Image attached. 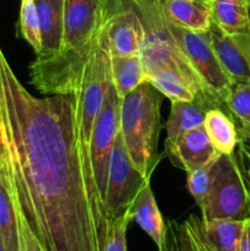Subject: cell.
Returning a JSON list of instances; mask_svg holds the SVG:
<instances>
[{
	"mask_svg": "<svg viewBox=\"0 0 250 251\" xmlns=\"http://www.w3.org/2000/svg\"><path fill=\"white\" fill-rule=\"evenodd\" d=\"M5 147L0 157L15 208L44 251H102L108 229L74 96L34 97L4 53Z\"/></svg>",
	"mask_w": 250,
	"mask_h": 251,
	"instance_id": "cell-1",
	"label": "cell"
},
{
	"mask_svg": "<svg viewBox=\"0 0 250 251\" xmlns=\"http://www.w3.org/2000/svg\"><path fill=\"white\" fill-rule=\"evenodd\" d=\"M163 97L145 81L122 100L120 134L134 166L150 180L163 157L158 152Z\"/></svg>",
	"mask_w": 250,
	"mask_h": 251,
	"instance_id": "cell-2",
	"label": "cell"
},
{
	"mask_svg": "<svg viewBox=\"0 0 250 251\" xmlns=\"http://www.w3.org/2000/svg\"><path fill=\"white\" fill-rule=\"evenodd\" d=\"M132 2L139 12L145 29L144 42L139 55L146 75L156 69H172L183 76L184 80L195 91L198 98L207 100L215 108H221L225 112V107L208 95L202 81L172 36L161 0H132Z\"/></svg>",
	"mask_w": 250,
	"mask_h": 251,
	"instance_id": "cell-3",
	"label": "cell"
},
{
	"mask_svg": "<svg viewBox=\"0 0 250 251\" xmlns=\"http://www.w3.org/2000/svg\"><path fill=\"white\" fill-rule=\"evenodd\" d=\"M200 210L203 222L250 218V185L234 153L218 154L211 163L210 191Z\"/></svg>",
	"mask_w": 250,
	"mask_h": 251,
	"instance_id": "cell-4",
	"label": "cell"
},
{
	"mask_svg": "<svg viewBox=\"0 0 250 251\" xmlns=\"http://www.w3.org/2000/svg\"><path fill=\"white\" fill-rule=\"evenodd\" d=\"M110 82V51L102 28L97 48L83 73L81 90L74 96L81 144L88 152L93 124L102 109Z\"/></svg>",
	"mask_w": 250,
	"mask_h": 251,
	"instance_id": "cell-5",
	"label": "cell"
},
{
	"mask_svg": "<svg viewBox=\"0 0 250 251\" xmlns=\"http://www.w3.org/2000/svg\"><path fill=\"white\" fill-rule=\"evenodd\" d=\"M167 22L172 36L190 61L208 95L217 100L225 109V100L234 82L225 73L220 59L216 55L208 34L190 31L172 24L168 20Z\"/></svg>",
	"mask_w": 250,
	"mask_h": 251,
	"instance_id": "cell-6",
	"label": "cell"
},
{
	"mask_svg": "<svg viewBox=\"0 0 250 251\" xmlns=\"http://www.w3.org/2000/svg\"><path fill=\"white\" fill-rule=\"evenodd\" d=\"M149 183L150 179L142 176L132 163L119 132L110 156L107 185L103 196V207L108 220L129 212L135 199Z\"/></svg>",
	"mask_w": 250,
	"mask_h": 251,
	"instance_id": "cell-7",
	"label": "cell"
},
{
	"mask_svg": "<svg viewBox=\"0 0 250 251\" xmlns=\"http://www.w3.org/2000/svg\"><path fill=\"white\" fill-rule=\"evenodd\" d=\"M108 0H64L63 48L59 51L91 55L102 33Z\"/></svg>",
	"mask_w": 250,
	"mask_h": 251,
	"instance_id": "cell-8",
	"label": "cell"
},
{
	"mask_svg": "<svg viewBox=\"0 0 250 251\" xmlns=\"http://www.w3.org/2000/svg\"><path fill=\"white\" fill-rule=\"evenodd\" d=\"M120 109H122V98L118 95L112 80L102 109L93 124L90 147H88L93 176L102 202L105 185H107L110 156H112L115 139L120 132Z\"/></svg>",
	"mask_w": 250,
	"mask_h": 251,
	"instance_id": "cell-9",
	"label": "cell"
},
{
	"mask_svg": "<svg viewBox=\"0 0 250 251\" xmlns=\"http://www.w3.org/2000/svg\"><path fill=\"white\" fill-rule=\"evenodd\" d=\"M103 32L112 56L140 53L145 29L132 0H108Z\"/></svg>",
	"mask_w": 250,
	"mask_h": 251,
	"instance_id": "cell-10",
	"label": "cell"
},
{
	"mask_svg": "<svg viewBox=\"0 0 250 251\" xmlns=\"http://www.w3.org/2000/svg\"><path fill=\"white\" fill-rule=\"evenodd\" d=\"M208 38L234 83H250V34H227L211 25Z\"/></svg>",
	"mask_w": 250,
	"mask_h": 251,
	"instance_id": "cell-11",
	"label": "cell"
},
{
	"mask_svg": "<svg viewBox=\"0 0 250 251\" xmlns=\"http://www.w3.org/2000/svg\"><path fill=\"white\" fill-rule=\"evenodd\" d=\"M164 154L188 173L211 164L220 153L211 144L203 125H200L181 134L171 147L166 149Z\"/></svg>",
	"mask_w": 250,
	"mask_h": 251,
	"instance_id": "cell-12",
	"label": "cell"
},
{
	"mask_svg": "<svg viewBox=\"0 0 250 251\" xmlns=\"http://www.w3.org/2000/svg\"><path fill=\"white\" fill-rule=\"evenodd\" d=\"M127 215L131 222L136 223L153 240L158 251L163 250L164 243H166L167 226L154 199L151 184H146L141 193L137 195Z\"/></svg>",
	"mask_w": 250,
	"mask_h": 251,
	"instance_id": "cell-13",
	"label": "cell"
},
{
	"mask_svg": "<svg viewBox=\"0 0 250 251\" xmlns=\"http://www.w3.org/2000/svg\"><path fill=\"white\" fill-rule=\"evenodd\" d=\"M161 4L166 19L184 28L207 33L212 25L208 0H161Z\"/></svg>",
	"mask_w": 250,
	"mask_h": 251,
	"instance_id": "cell-14",
	"label": "cell"
},
{
	"mask_svg": "<svg viewBox=\"0 0 250 251\" xmlns=\"http://www.w3.org/2000/svg\"><path fill=\"white\" fill-rule=\"evenodd\" d=\"M41 27L42 48L36 56H48L63 48L64 0H33Z\"/></svg>",
	"mask_w": 250,
	"mask_h": 251,
	"instance_id": "cell-15",
	"label": "cell"
},
{
	"mask_svg": "<svg viewBox=\"0 0 250 251\" xmlns=\"http://www.w3.org/2000/svg\"><path fill=\"white\" fill-rule=\"evenodd\" d=\"M212 108L215 107L210 102L200 98L194 100H173L166 123V149L171 147L181 134L202 125L206 113Z\"/></svg>",
	"mask_w": 250,
	"mask_h": 251,
	"instance_id": "cell-16",
	"label": "cell"
},
{
	"mask_svg": "<svg viewBox=\"0 0 250 251\" xmlns=\"http://www.w3.org/2000/svg\"><path fill=\"white\" fill-rule=\"evenodd\" d=\"M199 234L210 251H239L244 221L220 220L203 222L193 216Z\"/></svg>",
	"mask_w": 250,
	"mask_h": 251,
	"instance_id": "cell-17",
	"label": "cell"
},
{
	"mask_svg": "<svg viewBox=\"0 0 250 251\" xmlns=\"http://www.w3.org/2000/svg\"><path fill=\"white\" fill-rule=\"evenodd\" d=\"M212 24L227 34H250L249 0H212Z\"/></svg>",
	"mask_w": 250,
	"mask_h": 251,
	"instance_id": "cell-18",
	"label": "cell"
},
{
	"mask_svg": "<svg viewBox=\"0 0 250 251\" xmlns=\"http://www.w3.org/2000/svg\"><path fill=\"white\" fill-rule=\"evenodd\" d=\"M211 144L220 154H232L239 141L237 125L230 115L221 108H212L208 110L203 120Z\"/></svg>",
	"mask_w": 250,
	"mask_h": 251,
	"instance_id": "cell-19",
	"label": "cell"
},
{
	"mask_svg": "<svg viewBox=\"0 0 250 251\" xmlns=\"http://www.w3.org/2000/svg\"><path fill=\"white\" fill-rule=\"evenodd\" d=\"M110 73L115 90L122 100L146 81V71L139 54L129 56L110 55Z\"/></svg>",
	"mask_w": 250,
	"mask_h": 251,
	"instance_id": "cell-20",
	"label": "cell"
},
{
	"mask_svg": "<svg viewBox=\"0 0 250 251\" xmlns=\"http://www.w3.org/2000/svg\"><path fill=\"white\" fill-rule=\"evenodd\" d=\"M162 251H210L199 234L194 217L184 222L171 221L167 226L166 243Z\"/></svg>",
	"mask_w": 250,
	"mask_h": 251,
	"instance_id": "cell-21",
	"label": "cell"
},
{
	"mask_svg": "<svg viewBox=\"0 0 250 251\" xmlns=\"http://www.w3.org/2000/svg\"><path fill=\"white\" fill-rule=\"evenodd\" d=\"M146 81L151 83L164 97L173 100H194L198 98L195 91L190 87L180 74L172 69L161 68L150 71Z\"/></svg>",
	"mask_w": 250,
	"mask_h": 251,
	"instance_id": "cell-22",
	"label": "cell"
},
{
	"mask_svg": "<svg viewBox=\"0 0 250 251\" xmlns=\"http://www.w3.org/2000/svg\"><path fill=\"white\" fill-rule=\"evenodd\" d=\"M225 109L239 125L238 134L250 139V83H234L225 100Z\"/></svg>",
	"mask_w": 250,
	"mask_h": 251,
	"instance_id": "cell-23",
	"label": "cell"
},
{
	"mask_svg": "<svg viewBox=\"0 0 250 251\" xmlns=\"http://www.w3.org/2000/svg\"><path fill=\"white\" fill-rule=\"evenodd\" d=\"M0 235L7 250L19 251L16 208L1 178H0Z\"/></svg>",
	"mask_w": 250,
	"mask_h": 251,
	"instance_id": "cell-24",
	"label": "cell"
},
{
	"mask_svg": "<svg viewBox=\"0 0 250 251\" xmlns=\"http://www.w3.org/2000/svg\"><path fill=\"white\" fill-rule=\"evenodd\" d=\"M19 27L25 41L33 48L34 53L38 54L42 48L41 27L33 0H21Z\"/></svg>",
	"mask_w": 250,
	"mask_h": 251,
	"instance_id": "cell-25",
	"label": "cell"
},
{
	"mask_svg": "<svg viewBox=\"0 0 250 251\" xmlns=\"http://www.w3.org/2000/svg\"><path fill=\"white\" fill-rule=\"evenodd\" d=\"M130 222L127 213L108 220L107 235L102 251H127L126 230Z\"/></svg>",
	"mask_w": 250,
	"mask_h": 251,
	"instance_id": "cell-26",
	"label": "cell"
},
{
	"mask_svg": "<svg viewBox=\"0 0 250 251\" xmlns=\"http://www.w3.org/2000/svg\"><path fill=\"white\" fill-rule=\"evenodd\" d=\"M186 186L195 202L200 207L206 200L211 185V164L188 172Z\"/></svg>",
	"mask_w": 250,
	"mask_h": 251,
	"instance_id": "cell-27",
	"label": "cell"
},
{
	"mask_svg": "<svg viewBox=\"0 0 250 251\" xmlns=\"http://www.w3.org/2000/svg\"><path fill=\"white\" fill-rule=\"evenodd\" d=\"M17 234H19V251H44L38 239L29 228L26 218L16 210Z\"/></svg>",
	"mask_w": 250,
	"mask_h": 251,
	"instance_id": "cell-28",
	"label": "cell"
},
{
	"mask_svg": "<svg viewBox=\"0 0 250 251\" xmlns=\"http://www.w3.org/2000/svg\"><path fill=\"white\" fill-rule=\"evenodd\" d=\"M239 251H250V218L244 221Z\"/></svg>",
	"mask_w": 250,
	"mask_h": 251,
	"instance_id": "cell-29",
	"label": "cell"
},
{
	"mask_svg": "<svg viewBox=\"0 0 250 251\" xmlns=\"http://www.w3.org/2000/svg\"><path fill=\"white\" fill-rule=\"evenodd\" d=\"M0 251H9V250H7L6 245H5L4 240H2L1 235H0Z\"/></svg>",
	"mask_w": 250,
	"mask_h": 251,
	"instance_id": "cell-30",
	"label": "cell"
},
{
	"mask_svg": "<svg viewBox=\"0 0 250 251\" xmlns=\"http://www.w3.org/2000/svg\"><path fill=\"white\" fill-rule=\"evenodd\" d=\"M248 158H249V169H248V179H249V185H250V153H248Z\"/></svg>",
	"mask_w": 250,
	"mask_h": 251,
	"instance_id": "cell-31",
	"label": "cell"
},
{
	"mask_svg": "<svg viewBox=\"0 0 250 251\" xmlns=\"http://www.w3.org/2000/svg\"><path fill=\"white\" fill-rule=\"evenodd\" d=\"M208 1H211V2H212V0H208Z\"/></svg>",
	"mask_w": 250,
	"mask_h": 251,
	"instance_id": "cell-32",
	"label": "cell"
},
{
	"mask_svg": "<svg viewBox=\"0 0 250 251\" xmlns=\"http://www.w3.org/2000/svg\"><path fill=\"white\" fill-rule=\"evenodd\" d=\"M249 2H250V0H249Z\"/></svg>",
	"mask_w": 250,
	"mask_h": 251,
	"instance_id": "cell-33",
	"label": "cell"
}]
</instances>
